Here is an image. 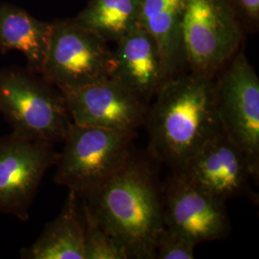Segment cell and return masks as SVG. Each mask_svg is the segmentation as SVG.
<instances>
[{"instance_id":"obj_1","label":"cell","mask_w":259,"mask_h":259,"mask_svg":"<svg viewBox=\"0 0 259 259\" xmlns=\"http://www.w3.org/2000/svg\"><path fill=\"white\" fill-rule=\"evenodd\" d=\"M215 77L191 71L172 76L148 107L144 125L148 132L149 150L153 157L174 171L222 131Z\"/></svg>"},{"instance_id":"obj_2","label":"cell","mask_w":259,"mask_h":259,"mask_svg":"<svg viewBox=\"0 0 259 259\" xmlns=\"http://www.w3.org/2000/svg\"><path fill=\"white\" fill-rule=\"evenodd\" d=\"M130 258L153 259L165 229L163 199L150 167L133 157L89 193L79 196Z\"/></svg>"},{"instance_id":"obj_3","label":"cell","mask_w":259,"mask_h":259,"mask_svg":"<svg viewBox=\"0 0 259 259\" xmlns=\"http://www.w3.org/2000/svg\"><path fill=\"white\" fill-rule=\"evenodd\" d=\"M0 112L13 134L52 144L63 142L72 125L63 93L18 67L0 69Z\"/></svg>"},{"instance_id":"obj_4","label":"cell","mask_w":259,"mask_h":259,"mask_svg":"<svg viewBox=\"0 0 259 259\" xmlns=\"http://www.w3.org/2000/svg\"><path fill=\"white\" fill-rule=\"evenodd\" d=\"M133 139L131 134L72 123L56 160V183L78 196L89 193L133 155Z\"/></svg>"},{"instance_id":"obj_5","label":"cell","mask_w":259,"mask_h":259,"mask_svg":"<svg viewBox=\"0 0 259 259\" xmlns=\"http://www.w3.org/2000/svg\"><path fill=\"white\" fill-rule=\"evenodd\" d=\"M182 32L189 71L212 77L243 40L240 19L230 0H185Z\"/></svg>"},{"instance_id":"obj_6","label":"cell","mask_w":259,"mask_h":259,"mask_svg":"<svg viewBox=\"0 0 259 259\" xmlns=\"http://www.w3.org/2000/svg\"><path fill=\"white\" fill-rule=\"evenodd\" d=\"M108 44L74 19L53 22L39 75L61 93L110 79L113 53Z\"/></svg>"},{"instance_id":"obj_7","label":"cell","mask_w":259,"mask_h":259,"mask_svg":"<svg viewBox=\"0 0 259 259\" xmlns=\"http://www.w3.org/2000/svg\"><path fill=\"white\" fill-rule=\"evenodd\" d=\"M215 77L222 131L245 153L259 173V79L243 52H237Z\"/></svg>"},{"instance_id":"obj_8","label":"cell","mask_w":259,"mask_h":259,"mask_svg":"<svg viewBox=\"0 0 259 259\" xmlns=\"http://www.w3.org/2000/svg\"><path fill=\"white\" fill-rule=\"evenodd\" d=\"M57 157L52 143L13 133L0 138V212L26 220L39 184Z\"/></svg>"},{"instance_id":"obj_9","label":"cell","mask_w":259,"mask_h":259,"mask_svg":"<svg viewBox=\"0 0 259 259\" xmlns=\"http://www.w3.org/2000/svg\"><path fill=\"white\" fill-rule=\"evenodd\" d=\"M174 173L225 203L249 193L250 180L258 179L245 153L223 131Z\"/></svg>"},{"instance_id":"obj_10","label":"cell","mask_w":259,"mask_h":259,"mask_svg":"<svg viewBox=\"0 0 259 259\" xmlns=\"http://www.w3.org/2000/svg\"><path fill=\"white\" fill-rule=\"evenodd\" d=\"M62 93L76 125L131 135L144 125L148 104L111 79Z\"/></svg>"},{"instance_id":"obj_11","label":"cell","mask_w":259,"mask_h":259,"mask_svg":"<svg viewBox=\"0 0 259 259\" xmlns=\"http://www.w3.org/2000/svg\"><path fill=\"white\" fill-rule=\"evenodd\" d=\"M163 215L165 227L194 244L220 240L230 232L226 203L171 177L164 188Z\"/></svg>"},{"instance_id":"obj_12","label":"cell","mask_w":259,"mask_h":259,"mask_svg":"<svg viewBox=\"0 0 259 259\" xmlns=\"http://www.w3.org/2000/svg\"><path fill=\"white\" fill-rule=\"evenodd\" d=\"M115 45L110 79L148 104L168 79L156 41L139 24Z\"/></svg>"},{"instance_id":"obj_13","label":"cell","mask_w":259,"mask_h":259,"mask_svg":"<svg viewBox=\"0 0 259 259\" xmlns=\"http://www.w3.org/2000/svg\"><path fill=\"white\" fill-rule=\"evenodd\" d=\"M24 259H84V224L80 197L68 192L54 220L30 247L20 251Z\"/></svg>"},{"instance_id":"obj_14","label":"cell","mask_w":259,"mask_h":259,"mask_svg":"<svg viewBox=\"0 0 259 259\" xmlns=\"http://www.w3.org/2000/svg\"><path fill=\"white\" fill-rule=\"evenodd\" d=\"M139 24L154 38L168 78L186 66L183 45L185 0H139Z\"/></svg>"},{"instance_id":"obj_15","label":"cell","mask_w":259,"mask_h":259,"mask_svg":"<svg viewBox=\"0 0 259 259\" xmlns=\"http://www.w3.org/2000/svg\"><path fill=\"white\" fill-rule=\"evenodd\" d=\"M52 23L34 18L25 10L0 2V51H18L27 69L40 74L47 55Z\"/></svg>"},{"instance_id":"obj_16","label":"cell","mask_w":259,"mask_h":259,"mask_svg":"<svg viewBox=\"0 0 259 259\" xmlns=\"http://www.w3.org/2000/svg\"><path fill=\"white\" fill-rule=\"evenodd\" d=\"M73 19L107 42H117L139 26V0H91Z\"/></svg>"},{"instance_id":"obj_17","label":"cell","mask_w":259,"mask_h":259,"mask_svg":"<svg viewBox=\"0 0 259 259\" xmlns=\"http://www.w3.org/2000/svg\"><path fill=\"white\" fill-rule=\"evenodd\" d=\"M81 204L84 224V259H129L128 251L103 229L82 199Z\"/></svg>"},{"instance_id":"obj_18","label":"cell","mask_w":259,"mask_h":259,"mask_svg":"<svg viewBox=\"0 0 259 259\" xmlns=\"http://www.w3.org/2000/svg\"><path fill=\"white\" fill-rule=\"evenodd\" d=\"M197 245L182 234L165 227L156 246L157 259H193Z\"/></svg>"},{"instance_id":"obj_19","label":"cell","mask_w":259,"mask_h":259,"mask_svg":"<svg viewBox=\"0 0 259 259\" xmlns=\"http://www.w3.org/2000/svg\"><path fill=\"white\" fill-rule=\"evenodd\" d=\"M238 18L255 27L259 21V0H230Z\"/></svg>"}]
</instances>
